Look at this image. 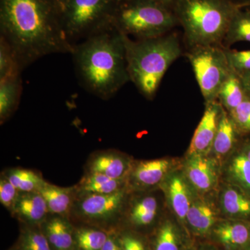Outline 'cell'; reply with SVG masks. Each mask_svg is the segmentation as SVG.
Returning a JSON list of instances; mask_svg holds the SVG:
<instances>
[{
	"mask_svg": "<svg viewBox=\"0 0 250 250\" xmlns=\"http://www.w3.org/2000/svg\"><path fill=\"white\" fill-rule=\"evenodd\" d=\"M0 36L22 70L45 56L73 53L55 0H0Z\"/></svg>",
	"mask_w": 250,
	"mask_h": 250,
	"instance_id": "6da1fadb",
	"label": "cell"
},
{
	"mask_svg": "<svg viewBox=\"0 0 250 250\" xmlns=\"http://www.w3.org/2000/svg\"><path fill=\"white\" fill-rule=\"evenodd\" d=\"M74 62L80 83L104 100L130 81L123 34L109 24L74 45Z\"/></svg>",
	"mask_w": 250,
	"mask_h": 250,
	"instance_id": "7a4b0ae2",
	"label": "cell"
},
{
	"mask_svg": "<svg viewBox=\"0 0 250 250\" xmlns=\"http://www.w3.org/2000/svg\"><path fill=\"white\" fill-rule=\"evenodd\" d=\"M130 81L147 100H152L167 69L182 55L178 34L131 39L123 34Z\"/></svg>",
	"mask_w": 250,
	"mask_h": 250,
	"instance_id": "3957f363",
	"label": "cell"
},
{
	"mask_svg": "<svg viewBox=\"0 0 250 250\" xmlns=\"http://www.w3.org/2000/svg\"><path fill=\"white\" fill-rule=\"evenodd\" d=\"M239 9L227 0H176L172 11L183 28L188 49L223 45L230 22Z\"/></svg>",
	"mask_w": 250,
	"mask_h": 250,
	"instance_id": "277c9868",
	"label": "cell"
},
{
	"mask_svg": "<svg viewBox=\"0 0 250 250\" xmlns=\"http://www.w3.org/2000/svg\"><path fill=\"white\" fill-rule=\"evenodd\" d=\"M112 24L125 35L146 39L165 35L179 25L172 10L154 0H121Z\"/></svg>",
	"mask_w": 250,
	"mask_h": 250,
	"instance_id": "5b68a950",
	"label": "cell"
},
{
	"mask_svg": "<svg viewBox=\"0 0 250 250\" xmlns=\"http://www.w3.org/2000/svg\"><path fill=\"white\" fill-rule=\"evenodd\" d=\"M118 0H67L61 14L62 28L72 44L111 24Z\"/></svg>",
	"mask_w": 250,
	"mask_h": 250,
	"instance_id": "8992f818",
	"label": "cell"
},
{
	"mask_svg": "<svg viewBox=\"0 0 250 250\" xmlns=\"http://www.w3.org/2000/svg\"><path fill=\"white\" fill-rule=\"evenodd\" d=\"M185 55L191 64L205 104L216 101L222 86L233 71L225 47L197 46L188 49Z\"/></svg>",
	"mask_w": 250,
	"mask_h": 250,
	"instance_id": "52a82bcc",
	"label": "cell"
},
{
	"mask_svg": "<svg viewBox=\"0 0 250 250\" xmlns=\"http://www.w3.org/2000/svg\"><path fill=\"white\" fill-rule=\"evenodd\" d=\"M130 192L126 188L111 194L78 193L70 213L90 225L109 226L123 217Z\"/></svg>",
	"mask_w": 250,
	"mask_h": 250,
	"instance_id": "ba28073f",
	"label": "cell"
},
{
	"mask_svg": "<svg viewBox=\"0 0 250 250\" xmlns=\"http://www.w3.org/2000/svg\"><path fill=\"white\" fill-rule=\"evenodd\" d=\"M174 169V161L166 158L134 161L126 179V190L130 193L151 191L159 188Z\"/></svg>",
	"mask_w": 250,
	"mask_h": 250,
	"instance_id": "9c48e42d",
	"label": "cell"
},
{
	"mask_svg": "<svg viewBox=\"0 0 250 250\" xmlns=\"http://www.w3.org/2000/svg\"><path fill=\"white\" fill-rule=\"evenodd\" d=\"M220 167V164L210 154H187L182 170L195 192L206 195L218 187Z\"/></svg>",
	"mask_w": 250,
	"mask_h": 250,
	"instance_id": "30bf717a",
	"label": "cell"
},
{
	"mask_svg": "<svg viewBox=\"0 0 250 250\" xmlns=\"http://www.w3.org/2000/svg\"><path fill=\"white\" fill-rule=\"evenodd\" d=\"M159 188L174 215L179 221L186 223L189 208L198 194L188 182L183 171L176 168L171 171Z\"/></svg>",
	"mask_w": 250,
	"mask_h": 250,
	"instance_id": "8fae6325",
	"label": "cell"
},
{
	"mask_svg": "<svg viewBox=\"0 0 250 250\" xmlns=\"http://www.w3.org/2000/svg\"><path fill=\"white\" fill-rule=\"evenodd\" d=\"M132 158L116 149L93 152L85 163V172L100 173L115 179H126L132 167Z\"/></svg>",
	"mask_w": 250,
	"mask_h": 250,
	"instance_id": "7c38bea8",
	"label": "cell"
},
{
	"mask_svg": "<svg viewBox=\"0 0 250 250\" xmlns=\"http://www.w3.org/2000/svg\"><path fill=\"white\" fill-rule=\"evenodd\" d=\"M223 108L218 100L206 103L205 113L192 136L187 154H210Z\"/></svg>",
	"mask_w": 250,
	"mask_h": 250,
	"instance_id": "4fadbf2b",
	"label": "cell"
},
{
	"mask_svg": "<svg viewBox=\"0 0 250 250\" xmlns=\"http://www.w3.org/2000/svg\"><path fill=\"white\" fill-rule=\"evenodd\" d=\"M130 195L125 207L124 215L131 225L136 228H146L152 225L159 213V200L149 192H134Z\"/></svg>",
	"mask_w": 250,
	"mask_h": 250,
	"instance_id": "5bb4252c",
	"label": "cell"
},
{
	"mask_svg": "<svg viewBox=\"0 0 250 250\" xmlns=\"http://www.w3.org/2000/svg\"><path fill=\"white\" fill-rule=\"evenodd\" d=\"M11 213L26 225L41 226L49 216V211L40 192H20Z\"/></svg>",
	"mask_w": 250,
	"mask_h": 250,
	"instance_id": "9a60e30c",
	"label": "cell"
},
{
	"mask_svg": "<svg viewBox=\"0 0 250 250\" xmlns=\"http://www.w3.org/2000/svg\"><path fill=\"white\" fill-rule=\"evenodd\" d=\"M218 210L209 199L197 195L187 213L186 223L193 232L205 235L213 229L218 220Z\"/></svg>",
	"mask_w": 250,
	"mask_h": 250,
	"instance_id": "2e32d148",
	"label": "cell"
},
{
	"mask_svg": "<svg viewBox=\"0 0 250 250\" xmlns=\"http://www.w3.org/2000/svg\"><path fill=\"white\" fill-rule=\"evenodd\" d=\"M41 227L52 250H74L75 232L70 219L49 214Z\"/></svg>",
	"mask_w": 250,
	"mask_h": 250,
	"instance_id": "e0dca14e",
	"label": "cell"
},
{
	"mask_svg": "<svg viewBox=\"0 0 250 250\" xmlns=\"http://www.w3.org/2000/svg\"><path fill=\"white\" fill-rule=\"evenodd\" d=\"M39 192L45 199L49 214L70 219L77 195L75 186L61 187L47 182Z\"/></svg>",
	"mask_w": 250,
	"mask_h": 250,
	"instance_id": "ac0fdd59",
	"label": "cell"
},
{
	"mask_svg": "<svg viewBox=\"0 0 250 250\" xmlns=\"http://www.w3.org/2000/svg\"><path fill=\"white\" fill-rule=\"evenodd\" d=\"M219 208L231 220L246 218L250 215V197L236 186L226 184L220 193Z\"/></svg>",
	"mask_w": 250,
	"mask_h": 250,
	"instance_id": "d6986e66",
	"label": "cell"
},
{
	"mask_svg": "<svg viewBox=\"0 0 250 250\" xmlns=\"http://www.w3.org/2000/svg\"><path fill=\"white\" fill-rule=\"evenodd\" d=\"M237 132L238 129L229 113L223 108L210 153V155L216 159L219 164H221V161L232 151L236 143Z\"/></svg>",
	"mask_w": 250,
	"mask_h": 250,
	"instance_id": "ffe728a7",
	"label": "cell"
},
{
	"mask_svg": "<svg viewBox=\"0 0 250 250\" xmlns=\"http://www.w3.org/2000/svg\"><path fill=\"white\" fill-rule=\"evenodd\" d=\"M215 238L229 249L246 245L250 240V229L246 224L236 220H225L213 228Z\"/></svg>",
	"mask_w": 250,
	"mask_h": 250,
	"instance_id": "44dd1931",
	"label": "cell"
},
{
	"mask_svg": "<svg viewBox=\"0 0 250 250\" xmlns=\"http://www.w3.org/2000/svg\"><path fill=\"white\" fill-rule=\"evenodd\" d=\"M22 90L21 75L0 81V123L4 124L17 109Z\"/></svg>",
	"mask_w": 250,
	"mask_h": 250,
	"instance_id": "7402d4cb",
	"label": "cell"
},
{
	"mask_svg": "<svg viewBox=\"0 0 250 250\" xmlns=\"http://www.w3.org/2000/svg\"><path fill=\"white\" fill-rule=\"evenodd\" d=\"M75 187L78 193L111 194L126 188V179H115L100 173L85 172Z\"/></svg>",
	"mask_w": 250,
	"mask_h": 250,
	"instance_id": "603a6c76",
	"label": "cell"
},
{
	"mask_svg": "<svg viewBox=\"0 0 250 250\" xmlns=\"http://www.w3.org/2000/svg\"><path fill=\"white\" fill-rule=\"evenodd\" d=\"M20 192H39L47 182L41 174L21 167H11L1 172Z\"/></svg>",
	"mask_w": 250,
	"mask_h": 250,
	"instance_id": "cb8c5ba5",
	"label": "cell"
},
{
	"mask_svg": "<svg viewBox=\"0 0 250 250\" xmlns=\"http://www.w3.org/2000/svg\"><path fill=\"white\" fill-rule=\"evenodd\" d=\"M247 94L240 77L232 71L219 92L218 101L228 113L232 111L245 100Z\"/></svg>",
	"mask_w": 250,
	"mask_h": 250,
	"instance_id": "d4e9b609",
	"label": "cell"
},
{
	"mask_svg": "<svg viewBox=\"0 0 250 250\" xmlns=\"http://www.w3.org/2000/svg\"><path fill=\"white\" fill-rule=\"evenodd\" d=\"M239 41L250 42V8H243L236 11L229 26L223 45L229 48L230 46Z\"/></svg>",
	"mask_w": 250,
	"mask_h": 250,
	"instance_id": "484cf974",
	"label": "cell"
},
{
	"mask_svg": "<svg viewBox=\"0 0 250 250\" xmlns=\"http://www.w3.org/2000/svg\"><path fill=\"white\" fill-rule=\"evenodd\" d=\"M226 175L229 184L250 193V161L243 153L236 154L226 166Z\"/></svg>",
	"mask_w": 250,
	"mask_h": 250,
	"instance_id": "4316f807",
	"label": "cell"
},
{
	"mask_svg": "<svg viewBox=\"0 0 250 250\" xmlns=\"http://www.w3.org/2000/svg\"><path fill=\"white\" fill-rule=\"evenodd\" d=\"M108 236L103 229L80 228L75 232V246L80 250H101Z\"/></svg>",
	"mask_w": 250,
	"mask_h": 250,
	"instance_id": "83f0119b",
	"label": "cell"
},
{
	"mask_svg": "<svg viewBox=\"0 0 250 250\" xmlns=\"http://www.w3.org/2000/svg\"><path fill=\"white\" fill-rule=\"evenodd\" d=\"M22 69L12 47L0 36V81L21 75Z\"/></svg>",
	"mask_w": 250,
	"mask_h": 250,
	"instance_id": "f1b7e54d",
	"label": "cell"
},
{
	"mask_svg": "<svg viewBox=\"0 0 250 250\" xmlns=\"http://www.w3.org/2000/svg\"><path fill=\"white\" fill-rule=\"evenodd\" d=\"M154 250H180L178 231L170 220L164 221L158 229Z\"/></svg>",
	"mask_w": 250,
	"mask_h": 250,
	"instance_id": "f546056e",
	"label": "cell"
},
{
	"mask_svg": "<svg viewBox=\"0 0 250 250\" xmlns=\"http://www.w3.org/2000/svg\"><path fill=\"white\" fill-rule=\"evenodd\" d=\"M39 226H27L20 238L21 250H52L43 231L36 229Z\"/></svg>",
	"mask_w": 250,
	"mask_h": 250,
	"instance_id": "4dcf8cb0",
	"label": "cell"
},
{
	"mask_svg": "<svg viewBox=\"0 0 250 250\" xmlns=\"http://www.w3.org/2000/svg\"><path fill=\"white\" fill-rule=\"evenodd\" d=\"M229 113L238 131L250 133V97L247 95L245 100Z\"/></svg>",
	"mask_w": 250,
	"mask_h": 250,
	"instance_id": "1f68e13d",
	"label": "cell"
},
{
	"mask_svg": "<svg viewBox=\"0 0 250 250\" xmlns=\"http://www.w3.org/2000/svg\"><path fill=\"white\" fill-rule=\"evenodd\" d=\"M225 52L233 72L241 74L250 71V49L237 51L225 47Z\"/></svg>",
	"mask_w": 250,
	"mask_h": 250,
	"instance_id": "d6a6232c",
	"label": "cell"
},
{
	"mask_svg": "<svg viewBox=\"0 0 250 250\" xmlns=\"http://www.w3.org/2000/svg\"><path fill=\"white\" fill-rule=\"evenodd\" d=\"M20 191L4 176L0 177V202L10 213L14 208Z\"/></svg>",
	"mask_w": 250,
	"mask_h": 250,
	"instance_id": "836d02e7",
	"label": "cell"
},
{
	"mask_svg": "<svg viewBox=\"0 0 250 250\" xmlns=\"http://www.w3.org/2000/svg\"><path fill=\"white\" fill-rule=\"evenodd\" d=\"M118 239L122 250H146L143 241L131 233H125Z\"/></svg>",
	"mask_w": 250,
	"mask_h": 250,
	"instance_id": "e575fe53",
	"label": "cell"
},
{
	"mask_svg": "<svg viewBox=\"0 0 250 250\" xmlns=\"http://www.w3.org/2000/svg\"><path fill=\"white\" fill-rule=\"evenodd\" d=\"M101 250H122V248L118 239L109 234L107 241Z\"/></svg>",
	"mask_w": 250,
	"mask_h": 250,
	"instance_id": "d590c367",
	"label": "cell"
},
{
	"mask_svg": "<svg viewBox=\"0 0 250 250\" xmlns=\"http://www.w3.org/2000/svg\"><path fill=\"white\" fill-rule=\"evenodd\" d=\"M240 77L243 88L246 90L247 95L250 97V71L244 73L237 74Z\"/></svg>",
	"mask_w": 250,
	"mask_h": 250,
	"instance_id": "8d00e7d4",
	"label": "cell"
},
{
	"mask_svg": "<svg viewBox=\"0 0 250 250\" xmlns=\"http://www.w3.org/2000/svg\"><path fill=\"white\" fill-rule=\"evenodd\" d=\"M240 9L250 8V0H227Z\"/></svg>",
	"mask_w": 250,
	"mask_h": 250,
	"instance_id": "74e56055",
	"label": "cell"
},
{
	"mask_svg": "<svg viewBox=\"0 0 250 250\" xmlns=\"http://www.w3.org/2000/svg\"><path fill=\"white\" fill-rule=\"evenodd\" d=\"M154 1L159 3V4L164 5V6L168 8V9H170L172 11V9H173V6L174 3H175L176 0H154Z\"/></svg>",
	"mask_w": 250,
	"mask_h": 250,
	"instance_id": "f35d334b",
	"label": "cell"
},
{
	"mask_svg": "<svg viewBox=\"0 0 250 250\" xmlns=\"http://www.w3.org/2000/svg\"><path fill=\"white\" fill-rule=\"evenodd\" d=\"M56 3H57V6H58L59 10H60L61 14L62 11L63 9L64 6L66 4L67 0H55Z\"/></svg>",
	"mask_w": 250,
	"mask_h": 250,
	"instance_id": "ab89813d",
	"label": "cell"
},
{
	"mask_svg": "<svg viewBox=\"0 0 250 250\" xmlns=\"http://www.w3.org/2000/svg\"><path fill=\"white\" fill-rule=\"evenodd\" d=\"M245 155L246 156V157L248 158V159L250 161V145L247 147L246 151L244 152H243Z\"/></svg>",
	"mask_w": 250,
	"mask_h": 250,
	"instance_id": "60d3db41",
	"label": "cell"
},
{
	"mask_svg": "<svg viewBox=\"0 0 250 250\" xmlns=\"http://www.w3.org/2000/svg\"><path fill=\"white\" fill-rule=\"evenodd\" d=\"M250 250V248H248V250Z\"/></svg>",
	"mask_w": 250,
	"mask_h": 250,
	"instance_id": "b9f144b4",
	"label": "cell"
},
{
	"mask_svg": "<svg viewBox=\"0 0 250 250\" xmlns=\"http://www.w3.org/2000/svg\"><path fill=\"white\" fill-rule=\"evenodd\" d=\"M118 1H121V0H118Z\"/></svg>",
	"mask_w": 250,
	"mask_h": 250,
	"instance_id": "7bdbcfd3",
	"label": "cell"
}]
</instances>
